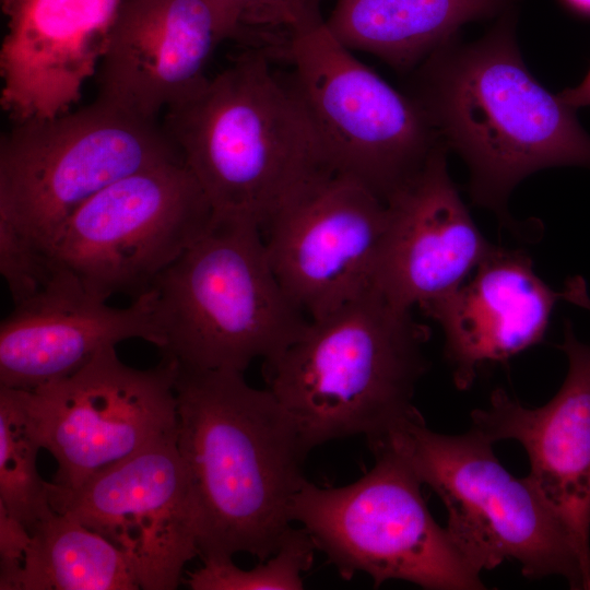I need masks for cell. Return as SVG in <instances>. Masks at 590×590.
I'll use <instances>...</instances> for the list:
<instances>
[{
    "label": "cell",
    "mask_w": 590,
    "mask_h": 590,
    "mask_svg": "<svg viewBox=\"0 0 590 590\" xmlns=\"http://www.w3.org/2000/svg\"><path fill=\"white\" fill-rule=\"evenodd\" d=\"M52 509L116 545L145 590H174L199 555L177 430L76 488L47 482Z\"/></svg>",
    "instance_id": "4fadbf2b"
},
{
    "label": "cell",
    "mask_w": 590,
    "mask_h": 590,
    "mask_svg": "<svg viewBox=\"0 0 590 590\" xmlns=\"http://www.w3.org/2000/svg\"><path fill=\"white\" fill-rule=\"evenodd\" d=\"M0 272L13 306L37 295L52 280L50 256L10 221L0 217Z\"/></svg>",
    "instance_id": "d4e9b609"
},
{
    "label": "cell",
    "mask_w": 590,
    "mask_h": 590,
    "mask_svg": "<svg viewBox=\"0 0 590 590\" xmlns=\"http://www.w3.org/2000/svg\"><path fill=\"white\" fill-rule=\"evenodd\" d=\"M283 55L328 172L386 202L441 143L421 106L361 62L326 22L293 37Z\"/></svg>",
    "instance_id": "9c48e42d"
},
{
    "label": "cell",
    "mask_w": 590,
    "mask_h": 590,
    "mask_svg": "<svg viewBox=\"0 0 590 590\" xmlns=\"http://www.w3.org/2000/svg\"><path fill=\"white\" fill-rule=\"evenodd\" d=\"M162 125L204 192L213 217L262 228L305 180L328 172L318 137L268 52L246 48Z\"/></svg>",
    "instance_id": "3957f363"
},
{
    "label": "cell",
    "mask_w": 590,
    "mask_h": 590,
    "mask_svg": "<svg viewBox=\"0 0 590 590\" xmlns=\"http://www.w3.org/2000/svg\"><path fill=\"white\" fill-rule=\"evenodd\" d=\"M238 22L239 44L267 51L270 45L283 54L290 40L318 25L322 0H226Z\"/></svg>",
    "instance_id": "cb8c5ba5"
},
{
    "label": "cell",
    "mask_w": 590,
    "mask_h": 590,
    "mask_svg": "<svg viewBox=\"0 0 590 590\" xmlns=\"http://www.w3.org/2000/svg\"><path fill=\"white\" fill-rule=\"evenodd\" d=\"M386 224L385 201L326 172L300 184L261 232L281 286L318 320L375 286Z\"/></svg>",
    "instance_id": "7c38bea8"
},
{
    "label": "cell",
    "mask_w": 590,
    "mask_h": 590,
    "mask_svg": "<svg viewBox=\"0 0 590 590\" xmlns=\"http://www.w3.org/2000/svg\"><path fill=\"white\" fill-rule=\"evenodd\" d=\"M368 442L394 452L439 496L446 529L479 573L516 560L527 578L558 575L571 589H590V567L568 529L528 477L503 467L482 433L433 432L415 408Z\"/></svg>",
    "instance_id": "8992f818"
},
{
    "label": "cell",
    "mask_w": 590,
    "mask_h": 590,
    "mask_svg": "<svg viewBox=\"0 0 590 590\" xmlns=\"http://www.w3.org/2000/svg\"><path fill=\"white\" fill-rule=\"evenodd\" d=\"M40 448L25 390L0 386V506L30 532L55 514L36 467Z\"/></svg>",
    "instance_id": "7402d4cb"
},
{
    "label": "cell",
    "mask_w": 590,
    "mask_h": 590,
    "mask_svg": "<svg viewBox=\"0 0 590 590\" xmlns=\"http://www.w3.org/2000/svg\"><path fill=\"white\" fill-rule=\"evenodd\" d=\"M32 539L31 532L0 506V589L9 590Z\"/></svg>",
    "instance_id": "484cf974"
},
{
    "label": "cell",
    "mask_w": 590,
    "mask_h": 590,
    "mask_svg": "<svg viewBox=\"0 0 590 590\" xmlns=\"http://www.w3.org/2000/svg\"><path fill=\"white\" fill-rule=\"evenodd\" d=\"M122 0H1L0 104L12 122L59 116L96 75Z\"/></svg>",
    "instance_id": "2e32d148"
},
{
    "label": "cell",
    "mask_w": 590,
    "mask_h": 590,
    "mask_svg": "<svg viewBox=\"0 0 590 590\" xmlns=\"http://www.w3.org/2000/svg\"><path fill=\"white\" fill-rule=\"evenodd\" d=\"M177 447L202 559L247 553L266 560L292 528L309 450L270 390L241 371L177 364Z\"/></svg>",
    "instance_id": "6da1fadb"
},
{
    "label": "cell",
    "mask_w": 590,
    "mask_h": 590,
    "mask_svg": "<svg viewBox=\"0 0 590 590\" xmlns=\"http://www.w3.org/2000/svg\"><path fill=\"white\" fill-rule=\"evenodd\" d=\"M184 161L162 122L95 99L46 119L12 122L0 140V217L48 253L67 219L108 185Z\"/></svg>",
    "instance_id": "ba28073f"
},
{
    "label": "cell",
    "mask_w": 590,
    "mask_h": 590,
    "mask_svg": "<svg viewBox=\"0 0 590 590\" xmlns=\"http://www.w3.org/2000/svg\"><path fill=\"white\" fill-rule=\"evenodd\" d=\"M559 349L566 378L541 408H527L496 389L488 408L471 413L472 428L493 444L514 439L527 451V476L573 535L590 567V345L565 321Z\"/></svg>",
    "instance_id": "e0dca14e"
},
{
    "label": "cell",
    "mask_w": 590,
    "mask_h": 590,
    "mask_svg": "<svg viewBox=\"0 0 590 590\" xmlns=\"http://www.w3.org/2000/svg\"><path fill=\"white\" fill-rule=\"evenodd\" d=\"M211 205L184 161L128 175L81 204L48 255L90 296L137 298L205 229Z\"/></svg>",
    "instance_id": "30bf717a"
},
{
    "label": "cell",
    "mask_w": 590,
    "mask_h": 590,
    "mask_svg": "<svg viewBox=\"0 0 590 590\" xmlns=\"http://www.w3.org/2000/svg\"><path fill=\"white\" fill-rule=\"evenodd\" d=\"M504 0H335L326 25L346 48L375 55L391 67L420 64L465 22Z\"/></svg>",
    "instance_id": "ffe728a7"
},
{
    "label": "cell",
    "mask_w": 590,
    "mask_h": 590,
    "mask_svg": "<svg viewBox=\"0 0 590 590\" xmlns=\"http://www.w3.org/2000/svg\"><path fill=\"white\" fill-rule=\"evenodd\" d=\"M129 339L164 346L151 290L128 307L115 308L57 269L47 286L14 305L1 322L0 386L34 390L74 374L101 351Z\"/></svg>",
    "instance_id": "ac0fdd59"
},
{
    "label": "cell",
    "mask_w": 590,
    "mask_h": 590,
    "mask_svg": "<svg viewBox=\"0 0 590 590\" xmlns=\"http://www.w3.org/2000/svg\"><path fill=\"white\" fill-rule=\"evenodd\" d=\"M557 95L574 109L590 106V70L579 85L564 90Z\"/></svg>",
    "instance_id": "83f0119b"
},
{
    "label": "cell",
    "mask_w": 590,
    "mask_h": 590,
    "mask_svg": "<svg viewBox=\"0 0 590 590\" xmlns=\"http://www.w3.org/2000/svg\"><path fill=\"white\" fill-rule=\"evenodd\" d=\"M447 149L439 143L386 201L375 286L402 309L420 308L455 291L495 247L477 228L449 176Z\"/></svg>",
    "instance_id": "9a60e30c"
},
{
    "label": "cell",
    "mask_w": 590,
    "mask_h": 590,
    "mask_svg": "<svg viewBox=\"0 0 590 590\" xmlns=\"http://www.w3.org/2000/svg\"><path fill=\"white\" fill-rule=\"evenodd\" d=\"M559 299L524 251L495 246L460 286L420 309L440 326L455 385L465 390L480 366L540 343Z\"/></svg>",
    "instance_id": "d6986e66"
},
{
    "label": "cell",
    "mask_w": 590,
    "mask_h": 590,
    "mask_svg": "<svg viewBox=\"0 0 590 590\" xmlns=\"http://www.w3.org/2000/svg\"><path fill=\"white\" fill-rule=\"evenodd\" d=\"M163 357L193 369L241 371L273 357L309 323L276 279L258 224L212 217L149 288Z\"/></svg>",
    "instance_id": "5b68a950"
},
{
    "label": "cell",
    "mask_w": 590,
    "mask_h": 590,
    "mask_svg": "<svg viewBox=\"0 0 590 590\" xmlns=\"http://www.w3.org/2000/svg\"><path fill=\"white\" fill-rule=\"evenodd\" d=\"M237 36L226 0H122L96 72L95 99L157 120L204 85L211 56Z\"/></svg>",
    "instance_id": "5bb4252c"
},
{
    "label": "cell",
    "mask_w": 590,
    "mask_h": 590,
    "mask_svg": "<svg viewBox=\"0 0 590 590\" xmlns=\"http://www.w3.org/2000/svg\"><path fill=\"white\" fill-rule=\"evenodd\" d=\"M565 4L575 11L585 16H590V0H563Z\"/></svg>",
    "instance_id": "f1b7e54d"
},
{
    "label": "cell",
    "mask_w": 590,
    "mask_h": 590,
    "mask_svg": "<svg viewBox=\"0 0 590 590\" xmlns=\"http://www.w3.org/2000/svg\"><path fill=\"white\" fill-rule=\"evenodd\" d=\"M9 590L141 589L126 555L67 515L39 522Z\"/></svg>",
    "instance_id": "44dd1931"
},
{
    "label": "cell",
    "mask_w": 590,
    "mask_h": 590,
    "mask_svg": "<svg viewBox=\"0 0 590 590\" xmlns=\"http://www.w3.org/2000/svg\"><path fill=\"white\" fill-rule=\"evenodd\" d=\"M438 139L467 163L473 201L508 221L507 200L547 167H590V135L573 107L526 67L510 25L467 45L451 40L421 63L411 96Z\"/></svg>",
    "instance_id": "7a4b0ae2"
},
{
    "label": "cell",
    "mask_w": 590,
    "mask_h": 590,
    "mask_svg": "<svg viewBox=\"0 0 590 590\" xmlns=\"http://www.w3.org/2000/svg\"><path fill=\"white\" fill-rule=\"evenodd\" d=\"M357 481L319 487L307 480L291 518L308 532L340 577L368 575L374 587L404 580L427 590H481L480 574L430 515L422 483L390 449Z\"/></svg>",
    "instance_id": "52a82bcc"
},
{
    "label": "cell",
    "mask_w": 590,
    "mask_h": 590,
    "mask_svg": "<svg viewBox=\"0 0 590 590\" xmlns=\"http://www.w3.org/2000/svg\"><path fill=\"white\" fill-rule=\"evenodd\" d=\"M176 375L174 359L138 369L107 347L74 374L25 390L42 448L58 463L52 482L76 488L175 433Z\"/></svg>",
    "instance_id": "8fae6325"
},
{
    "label": "cell",
    "mask_w": 590,
    "mask_h": 590,
    "mask_svg": "<svg viewBox=\"0 0 590 590\" xmlns=\"http://www.w3.org/2000/svg\"><path fill=\"white\" fill-rule=\"evenodd\" d=\"M429 329L376 287L318 320L263 361L266 388L310 451L328 441L386 434L415 406Z\"/></svg>",
    "instance_id": "277c9868"
},
{
    "label": "cell",
    "mask_w": 590,
    "mask_h": 590,
    "mask_svg": "<svg viewBox=\"0 0 590 590\" xmlns=\"http://www.w3.org/2000/svg\"><path fill=\"white\" fill-rule=\"evenodd\" d=\"M316 551L308 532L292 527L279 550L256 567L241 569L232 558H208L186 583L193 590H300Z\"/></svg>",
    "instance_id": "603a6c76"
},
{
    "label": "cell",
    "mask_w": 590,
    "mask_h": 590,
    "mask_svg": "<svg viewBox=\"0 0 590 590\" xmlns=\"http://www.w3.org/2000/svg\"><path fill=\"white\" fill-rule=\"evenodd\" d=\"M562 292L563 299L590 311V296L583 278H570Z\"/></svg>",
    "instance_id": "4316f807"
}]
</instances>
